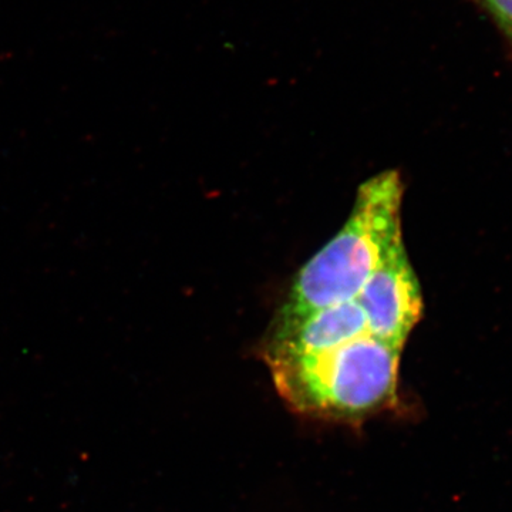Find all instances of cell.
<instances>
[{"label": "cell", "instance_id": "6da1fadb", "mask_svg": "<svg viewBox=\"0 0 512 512\" xmlns=\"http://www.w3.org/2000/svg\"><path fill=\"white\" fill-rule=\"evenodd\" d=\"M402 352L367 333L323 352L265 363L295 412L355 423L396 406Z\"/></svg>", "mask_w": 512, "mask_h": 512}, {"label": "cell", "instance_id": "7a4b0ae2", "mask_svg": "<svg viewBox=\"0 0 512 512\" xmlns=\"http://www.w3.org/2000/svg\"><path fill=\"white\" fill-rule=\"evenodd\" d=\"M404 185L397 171L369 178L356 192L348 221L302 266L275 318H298L355 301L402 231Z\"/></svg>", "mask_w": 512, "mask_h": 512}, {"label": "cell", "instance_id": "3957f363", "mask_svg": "<svg viewBox=\"0 0 512 512\" xmlns=\"http://www.w3.org/2000/svg\"><path fill=\"white\" fill-rule=\"evenodd\" d=\"M370 335L403 349L423 316L419 279L410 264L403 235L393 242L382 264L356 298Z\"/></svg>", "mask_w": 512, "mask_h": 512}, {"label": "cell", "instance_id": "277c9868", "mask_svg": "<svg viewBox=\"0 0 512 512\" xmlns=\"http://www.w3.org/2000/svg\"><path fill=\"white\" fill-rule=\"evenodd\" d=\"M367 333L366 316L356 299L298 318H275L262 345V359L323 352Z\"/></svg>", "mask_w": 512, "mask_h": 512}, {"label": "cell", "instance_id": "5b68a950", "mask_svg": "<svg viewBox=\"0 0 512 512\" xmlns=\"http://www.w3.org/2000/svg\"><path fill=\"white\" fill-rule=\"evenodd\" d=\"M500 30L512 56V0H476Z\"/></svg>", "mask_w": 512, "mask_h": 512}]
</instances>
